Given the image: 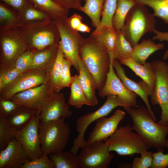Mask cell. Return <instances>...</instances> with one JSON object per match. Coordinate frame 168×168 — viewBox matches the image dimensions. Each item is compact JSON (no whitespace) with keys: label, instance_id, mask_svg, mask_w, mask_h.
Wrapping results in <instances>:
<instances>
[{"label":"cell","instance_id":"d6a6232c","mask_svg":"<svg viewBox=\"0 0 168 168\" xmlns=\"http://www.w3.org/2000/svg\"><path fill=\"white\" fill-rule=\"evenodd\" d=\"M117 32V40L112 53L114 58L120 61L130 58L133 53L134 49L121 30Z\"/></svg>","mask_w":168,"mask_h":168},{"label":"cell","instance_id":"d6986e66","mask_svg":"<svg viewBox=\"0 0 168 168\" xmlns=\"http://www.w3.org/2000/svg\"><path fill=\"white\" fill-rule=\"evenodd\" d=\"M72 114L65 101L63 92H57L39 115L40 122H46L68 118Z\"/></svg>","mask_w":168,"mask_h":168},{"label":"cell","instance_id":"ee69618b","mask_svg":"<svg viewBox=\"0 0 168 168\" xmlns=\"http://www.w3.org/2000/svg\"><path fill=\"white\" fill-rule=\"evenodd\" d=\"M161 149L153 153V160L151 168H165L168 166V154L163 153Z\"/></svg>","mask_w":168,"mask_h":168},{"label":"cell","instance_id":"9c48e42d","mask_svg":"<svg viewBox=\"0 0 168 168\" xmlns=\"http://www.w3.org/2000/svg\"><path fill=\"white\" fill-rule=\"evenodd\" d=\"M28 49L17 28L0 29V69L10 67Z\"/></svg>","mask_w":168,"mask_h":168},{"label":"cell","instance_id":"f35d334b","mask_svg":"<svg viewBox=\"0 0 168 168\" xmlns=\"http://www.w3.org/2000/svg\"><path fill=\"white\" fill-rule=\"evenodd\" d=\"M22 73L12 67L0 69V90L12 82Z\"/></svg>","mask_w":168,"mask_h":168},{"label":"cell","instance_id":"b9f144b4","mask_svg":"<svg viewBox=\"0 0 168 168\" xmlns=\"http://www.w3.org/2000/svg\"><path fill=\"white\" fill-rule=\"evenodd\" d=\"M141 157H136L131 164L133 168H150L153 160V153L146 151L140 154Z\"/></svg>","mask_w":168,"mask_h":168},{"label":"cell","instance_id":"816d5d0a","mask_svg":"<svg viewBox=\"0 0 168 168\" xmlns=\"http://www.w3.org/2000/svg\"><path fill=\"white\" fill-rule=\"evenodd\" d=\"M86 0H82V1H85Z\"/></svg>","mask_w":168,"mask_h":168},{"label":"cell","instance_id":"681fc988","mask_svg":"<svg viewBox=\"0 0 168 168\" xmlns=\"http://www.w3.org/2000/svg\"><path fill=\"white\" fill-rule=\"evenodd\" d=\"M91 30V28L88 25L82 22L80 24L76 30L78 32L86 33H89Z\"/></svg>","mask_w":168,"mask_h":168},{"label":"cell","instance_id":"52a82bcc","mask_svg":"<svg viewBox=\"0 0 168 168\" xmlns=\"http://www.w3.org/2000/svg\"><path fill=\"white\" fill-rule=\"evenodd\" d=\"M106 100L99 108L95 111L88 113L79 117L77 120L76 130L78 135L73 140L70 151L77 154L79 150L85 146V133L88 127L93 122L100 118L106 116L114 109L118 106H125L121 99L118 96L110 94Z\"/></svg>","mask_w":168,"mask_h":168},{"label":"cell","instance_id":"484cf974","mask_svg":"<svg viewBox=\"0 0 168 168\" xmlns=\"http://www.w3.org/2000/svg\"><path fill=\"white\" fill-rule=\"evenodd\" d=\"M91 35L108 52L112 53L117 39V32L113 27L103 26L97 28Z\"/></svg>","mask_w":168,"mask_h":168},{"label":"cell","instance_id":"8fae6325","mask_svg":"<svg viewBox=\"0 0 168 168\" xmlns=\"http://www.w3.org/2000/svg\"><path fill=\"white\" fill-rule=\"evenodd\" d=\"M81 149L77 154L81 168H108L114 157L104 141L96 142Z\"/></svg>","mask_w":168,"mask_h":168},{"label":"cell","instance_id":"74e56055","mask_svg":"<svg viewBox=\"0 0 168 168\" xmlns=\"http://www.w3.org/2000/svg\"><path fill=\"white\" fill-rule=\"evenodd\" d=\"M35 52L28 49L19 56L9 67L13 68L22 72L28 70Z\"/></svg>","mask_w":168,"mask_h":168},{"label":"cell","instance_id":"7bdbcfd3","mask_svg":"<svg viewBox=\"0 0 168 168\" xmlns=\"http://www.w3.org/2000/svg\"><path fill=\"white\" fill-rule=\"evenodd\" d=\"M20 105L12 99L0 98V115L7 119Z\"/></svg>","mask_w":168,"mask_h":168},{"label":"cell","instance_id":"ffe728a7","mask_svg":"<svg viewBox=\"0 0 168 168\" xmlns=\"http://www.w3.org/2000/svg\"><path fill=\"white\" fill-rule=\"evenodd\" d=\"M58 47L59 45H53L35 51L29 69L44 70L49 74L56 60Z\"/></svg>","mask_w":168,"mask_h":168},{"label":"cell","instance_id":"ba28073f","mask_svg":"<svg viewBox=\"0 0 168 168\" xmlns=\"http://www.w3.org/2000/svg\"><path fill=\"white\" fill-rule=\"evenodd\" d=\"M156 76L155 87L150 96L153 105H158L161 109V119L157 123L168 126V64L159 60L152 62Z\"/></svg>","mask_w":168,"mask_h":168},{"label":"cell","instance_id":"f907efd6","mask_svg":"<svg viewBox=\"0 0 168 168\" xmlns=\"http://www.w3.org/2000/svg\"><path fill=\"white\" fill-rule=\"evenodd\" d=\"M166 147L168 149V139H166Z\"/></svg>","mask_w":168,"mask_h":168},{"label":"cell","instance_id":"7c38bea8","mask_svg":"<svg viewBox=\"0 0 168 168\" xmlns=\"http://www.w3.org/2000/svg\"><path fill=\"white\" fill-rule=\"evenodd\" d=\"M56 92L49 78L40 86L17 93L11 99L21 105L27 106L34 109L39 115Z\"/></svg>","mask_w":168,"mask_h":168},{"label":"cell","instance_id":"f1b7e54d","mask_svg":"<svg viewBox=\"0 0 168 168\" xmlns=\"http://www.w3.org/2000/svg\"><path fill=\"white\" fill-rule=\"evenodd\" d=\"M105 0H86L79 11L86 15L90 19L92 26L96 29L101 23L104 5Z\"/></svg>","mask_w":168,"mask_h":168},{"label":"cell","instance_id":"5bb4252c","mask_svg":"<svg viewBox=\"0 0 168 168\" xmlns=\"http://www.w3.org/2000/svg\"><path fill=\"white\" fill-rule=\"evenodd\" d=\"M110 59V70L107 75L105 82L99 90L98 95L104 98L110 94L118 96L123 101L125 106L138 107L136 98L138 95L128 90L124 86L116 74L112 64L114 58L111 52H108Z\"/></svg>","mask_w":168,"mask_h":168},{"label":"cell","instance_id":"60d3db41","mask_svg":"<svg viewBox=\"0 0 168 168\" xmlns=\"http://www.w3.org/2000/svg\"><path fill=\"white\" fill-rule=\"evenodd\" d=\"M71 66H72V63L64 58L60 77L58 88L59 91L66 87H70L72 77L70 73Z\"/></svg>","mask_w":168,"mask_h":168},{"label":"cell","instance_id":"f5cc1de1","mask_svg":"<svg viewBox=\"0 0 168 168\" xmlns=\"http://www.w3.org/2000/svg\"><path fill=\"white\" fill-rule=\"evenodd\" d=\"M167 136H168V134H167Z\"/></svg>","mask_w":168,"mask_h":168},{"label":"cell","instance_id":"4316f807","mask_svg":"<svg viewBox=\"0 0 168 168\" xmlns=\"http://www.w3.org/2000/svg\"><path fill=\"white\" fill-rule=\"evenodd\" d=\"M22 25L18 12L1 1L0 29L16 28Z\"/></svg>","mask_w":168,"mask_h":168},{"label":"cell","instance_id":"44dd1931","mask_svg":"<svg viewBox=\"0 0 168 168\" xmlns=\"http://www.w3.org/2000/svg\"><path fill=\"white\" fill-rule=\"evenodd\" d=\"M78 82L91 106L98 103L95 90L96 89L94 79L87 68L81 59L79 62Z\"/></svg>","mask_w":168,"mask_h":168},{"label":"cell","instance_id":"e0dca14e","mask_svg":"<svg viewBox=\"0 0 168 168\" xmlns=\"http://www.w3.org/2000/svg\"><path fill=\"white\" fill-rule=\"evenodd\" d=\"M113 67L116 74L125 87L129 91L133 92L139 96L145 104L147 108L151 113L153 119L156 118L151 108L148 97L152 93L151 89L143 80L136 82L129 78L126 75L124 69L119 61L114 58L112 62Z\"/></svg>","mask_w":168,"mask_h":168},{"label":"cell","instance_id":"30bf717a","mask_svg":"<svg viewBox=\"0 0 168 168\" xmlns=\"http://www.w3.org/2000/svg\"><path fill=\"white\" fill-rule=\"evenodd\" d=\"M66 18L54 21L59 32L60 44L64 58L68 60L79 72V62L81 59L80 50L85 38L78 31L71 27Z\"/></svg>","mask_w":168,"mask_h":168},{"label":"cell","instance_id":"ac0fdd59","mask_svg":"<svg viewBox=\"0 0 168 168\" xmlns=\"http://www.w3.org/2000/svg\"><path fill=\"white\" fill-rule=\"evenodd\" d=\"M0 151V168H21L30 160L25 148L16 139Z\"/></svg>","mask_w":168,"mask_h":168},{"label":"cell","instance_id":"e575fe53","mask_svg":"<svg viewBox=\"0 0 168 168\" xmlns=\"http://www.w3.org/2000/svg\"><path fill=\"white\" fill-rule=\"evenodd\" d=\"M18 130L7 121L6 119L0 115V150L16 138Z\"/></svg>","mask_w":168,"mask_h":168},{"label":"cell","instance_id":"83f0119b","mask_svg":"<svg viewBox=\"0 0 168 168\" xmlns=\"http://www.w3.org/2000/svg\"><path fill=\"white\" fill-rule=\"evenodd\" d=\"M18 12L22 25L41 22L51 18L29 2Z\"/></svg>","mask_w":168,"mask_h":168},{"label":"cell","instance_id":"4fadbf2b","mask_svg":"<svg viewBox=\"0 0 168 168\" xmlns=\"http://www.w3.org/2000/svg\"><path fill=\"white\" fill-rule=\"evenodd\" d=\"M49 78V74L45 71L28 70L0 90V98L11 99L17 93L40 86Z\"/></svg>","mask_w":168,"mask_h":168},{"label":"cell","instance_id":"d590c367","mask_svg":"<svg viewBox=\"0 0 168 168\" xmlns=\"http://www.w3.org/2000/svg\"><path fill=\"white\" fill-rule=\"evenodd\" d=\"M64 58V54L59 43L56 60L49 74L50 82L56 92H59L58 88Z\"/></svg>","mask_w":168,"mask_h":168},{"label":"cell","instance_id":"7402d4cb","mask_svg":"<svg viewBox=\"0 0 168 168\" xmlns=\"http://www.w3.org/2000/svg\"><path fill=\"white\" fill-rule=\"evenodd\" d=\"M121 64L127 66L137 76L146 82L153 92L155 85L156 76L152 62L140 64L130 58L119 61Z\"/></svg>","mask_w":168,"mask_h":168},{"label":"cell","instance_id":"bcb514c9","mask_svg":"<svg viewBox=\"0 0 168 168\" xmlns=\"http://www.w3.org/2000/svg\"><path fill=\"white\" fill-rule=\"evenodd\" d=\"M155 34L152 39L153 40H158L160 41H166L168 42V32H162L155 30L153 32ZM168 58V49L164 53L163 56L164 60Z\"/></svg>","mask_w":168,"mask_h":168},{"label":"cell","instance_id":"2e32d148","mask_svg":"<svg viewBox=\"0 0 168 168\" xmlns=\"http://www.w3.org/2000/svg\"><path fill=\"white\" fill-rule=\"evenodd\" d=\"M125 114L123 111L118 110L109 117L104 116L98 119L93 131L86 140L85 146L96 142L104 141L109 137L118 128Z\"/></svg>","mask_w":168,"mask_h":168},{"label":"cell","instance_id":"f6af8a7d","mask_svg":"<svg viewBox=\"0 0 168 168\" xmlns=\"http://www.w3.org/2000/svg\"><path fill=\"white\" fill-rule=\"evenodd\" d=\"M61 7L69 9H74L79 10L82 6V0H52Z\"/></svg>","mask_w":168,"mask_h":168},{"label":"cell","instance_id":"8992f818","mask_svg":"<svg viewBox=\"0 0 168 168\" xmlns=\"http://www.w3.org/2000/svg\"><path fill=\"white\" fill-rule=\"evenodd\" d=\"M128 124L118 128L104 141L109 151H114L120 156H132L147 151L149 148L137 133Z\"/></svg>","mask_w":168,"mask_h":168},{"label":"cell","instance_id":"603a6c76","mask_svg":"<svg viewBox=\"0 0 168 168\" xmlns=\"http://www.w3.org/2000/svg\"><path fill=\"white\" fill-rule=\"evenodd\" d=\"M164 46L163 43L156 44L150 39L143 40L133 47V52L130 58L140 64H144L151 55L163 49Z\"/></svg>","mask_w":168,"mask_h":168},{"label":"cell","instance_id":"ab89813d","mask_svg":"<svg viewBox=\"0 0 168 168\" xmlns=\"http://www.w3.org/2000/svg\"><path fill=\"white\" fill-rule=\"evenodd\" d=\"M21 168H55V166L48 156L43 155L28 161Z\"/></svg>","mask_w":168,"mask_h":168},{"label":"cell","instance_id":"7a4b0ae2","mask_svg":"<svg viewBox=\"0 0 168 168\" xmlns=\"http://www.w3.org/2000/svg\"><path fill=\"white\" fill-rule=\"evenodd\" d=\"M80 56L92 76L96 89L100 90L105 85L110 70V59L108 52L91 35L85 38Z\"/></svg>","mask_w":168,"mask_h":168},{"label":"cell","instance_id":"4dcf8cb0","mask_svg":"<svg viewBox=\"0 0 168 168\" xmlns=\"http://www.w3.org/2000/svg\"><path fill=\"white\" fill-rule=\"evenodd\" d=\"M133 0H118L115 12L112 19L113 28L116 31L123 27L126 16L131 8L136 4Z\"/></svg>","mask_w":168,"mask_h":168},{"label":"cell","instance_id":"8d00e7d4","mask_svg":"<svg viewBox=\"0 0 168 168\" xmlns=\"http://www.w3.org/2000/svg\"><path fill=\"white\" fill-rule=\"evenodd\" d=\"M117 0H105L102 13L101 23L97 28L103 26L113 27L112 19L116 10Z\"/></svg>","mask_w":168,"mask_h":168},{"label":"cell","instance_id":"836d02e7","mask_svg":"<svg viewBox=\"0 0 168 168\" xmlns=\"http://www.w3.org/2000/svg\"><path fill=\"white\" fill-rule=\"evenodd\" d=\"M136 4L147 6L154 11L156 16L168 25V0H133Z\"/></svg>","mask_w":168,"mask_h":168},{"label":"cell","instance_id":"7dc6e473","mask_svg":"<svg viewBox=\"0 0 168 168\" xmlns=\"http://www.w3.org/2000/svg\"><path fill=\"white\" fill-rule=\"evenodd\" d=\"M18 12L29 1L28 0H0Z\"/></svg>","mask_w":168,"mask_h":168},{"label":"cell","instance_id":"277c9868","mask_svg":"<svg viewBox=\"0 0 168 168\" xmlns=\"http://www.w3.org/2000/svg\"><path fill=\"white\" fill-rule=\"evenodd\" d=\"M39 133L43 155L64 151L69 139L70 129L65 119L46 122H40Z\"/></svg>","mask_w":168,"mask_h":168},{"label":"cell","instance_id":"9a60e30c","mask_svg":"<svg viewBox=\"0 0 168 168\" xmlns=\"http://www.w3.org/2000/svg\"><path fill=\"white\" fill-rule=\"evenodd\" d=\"M39 115L34 116L26 126L18 130L16 138L26 150L30 160L43 155L39 133Z\"/></svg>","mask_w":168,"mask_h":168},{"label":"cell","instance_id":"cb8c5ba5","mask_svg":"<svg viewBox=\"0 0 168 168\" xmlns=\"http://www.w3.org/2000/svg\"><path fill=\"white\" fill-rule=\"evenodd\" d=\"M36 115L37 112L34 109L27 106L20 105L6 119L18 130L26 126Z\"/></svg>","mask_w":168,"mask_h":168},{"label":"cell","instance_id":"1f68e13d","mask_svg":"<svg viewBox=\"0 0 168 168\" xmlns=\"http://www.w3.org/2000/svg\"><path fill=\"white\" fill-rule=\"evenodd\" d=\"M77 154L70 151H64L50 154L49 158L55 168H79Z\"/></svg>","mask_w":168,"mask_h":168},{"label":"cell","instance_id":"c3c4849f","mask_svg":"<svg viewBox=\"0 0 168 168\" xmlns=\"http://www.w3.org/2000/svg\"><path fill=\"white\" fill-rule=\"evenodd\" d=\"M82 18L81 16L77 13H75L69 17L66 18V21L73 29L76 30L80 24L82 22Z\"/></svg>","mask_w":168,"mask_h":168},{"label":"cell","instance_id":"6da1fadb","mask_svg":"<svg viewBox=\"0 0 168 168\" xmlns=\"http://www.w3.org/2000/svg\"><path fill=\"white\" fill-rule=\"evenodd\" d=\"M123 107L132 119L133 130L137 132L149 148L154 147L158 151L166 147L168 126H162L156 123L147 108Z\"/></svg>","mask_w":168,"mask_h":168},{"label":"cell","instance_id":"d4e9b609","mask_svg":"<svg viewBox=\"0 0 168 168\" xmlns=\"http://www.w3.org/2000/svg\"><path fill=\"white\" fill-rule=\"evenodd\" d=\"M35 7L47 13L54 21L68 17L69 10L58 5L52 0H28Z\"/></svg>","mask_w":168,"mask_h":168},{"label":"cell","instance_id":"f546056e","mask_svg":"<svg viewBox=\"0 0 168 168\" xmlns=\"http://www.w3.org/2000/svg\"><path fill=\"white\" fill-rule=\"evenodd\" d=\"M69 87L71 91L68 102L69 105L77 109L85 105L91 106L79 84L78 75L72 77Z\"/></svg>","mask_w":168,"mask_h":168},{"label":"cell","instance_id":"3957f363","mask_svg":"<svg viewBox=\"0 0 168 168\" xmlns=\"http://www.w3.org/2000/svg\"><path fill=\"white\" fill-rule=\"evenodd\" d=\"M16 28L28 49L34 52L50 46L59 45L60 41L58 28L51 18L41 22L22 24Z\"/></svg>","mask_w":168,"mask_h":168},{"label":"cell","instance_id":"5b68a950","mask_svg":"<svg viewBox=\"0 0 168 168\" xmlns=\"http://www.w3.org/2000/svg\"><path fill=\"white\" fill-rule=\"evenodd\" d=\"M156 22L145 5L136 4L128 12L124 25L121 30L126 39L133 48L142 36L156 29Z\"/></svg>","mask_w":168,"mask_h":168}]
</instances>
